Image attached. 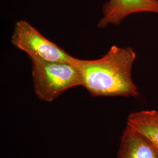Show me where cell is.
Here are the masks:
<instances>
[{"instance_id": "cell-1", "label": "cell", "mask_w": 158, "mask_h": 158, "mask_svg": "<svg viewBox=\"0 0 158 158\" xmlns=\"http://www.w3.org/2000/svg\"><path fill=\"white\" fill-rule=\"evenodd\" d=\"M136 55L131 48L111 47L102 57L81 60L73 57L81 85L92 97H138L139 93L132 79Z\"/></svg>"}, {"instance_id": "cell-6", "label": "cell", "mask_w": 158, "mask_h": 158, "mask_svg": "<svg viewBox=\"0 0 158 158\" xmlns=\"http://www.w3.org/2000/svg\"><path fill=\"white\" fill-rule=\"evenodd\" d=\"M127 125L140 134L158 151V111L142 110L130 113Z\"/></svg>"}, {"instance_id": "cell-3", "label": "cell", "mask_w": 158, "mask_h": 158, "mask_svg": "<svg viewBox=\"0 0 158 158\" xmlns=\"http://www.w3.org/2000/svg\"><path fill=\"white\" fill-rule=\"evenodd\" d=\"M11 44L25 52L29 57L52 62L72 63L73 57L40 34L29 23L20 20L15 23Z\"/></svg>"}, {"instance_id": "cell-4", "label": "cell", "mask_w": 158, "mask_h": 158, "mask_svg": "<svg viewBox=\"0 0 158 158\" xmlns=\"http://www.w3.org/2000/svg\"><path fill=\"white\" fill-rule=\"evenodd\" d=\"M138 12L158 14V0H109L102 6V17L97 27L117 26L127 17Z\"/></svg>"}, {"instance_id": "cell-5", "label": "cell", "mask_w": 158, "mask_h": 158, "mask_svg": "<svg viewBox=\"0 0 158 158\" xmlns=\"http://www.w3.org/2000/svg\"><path fill=\"white\" fill-rule=\"evenodd\" d=\"M118 158H158V151L140 134L127 125L121 137Z\"/></svg>"}, {"instance_id": "cell-2", "label": "cell", "mask_w": 158, "mask_h": 158, "mask_svg": "<svg viewBox=\"0 0 158 158\" xmlns=\"http://www.w3.org/2000/svg\"><path fill=\"white\" fill-rule=\"evenodd\" d=\"M29 59L34 91L40 100L53 102L68 89L81 85L79 72L72 63Z\"/></svg>"}]
</instances>
